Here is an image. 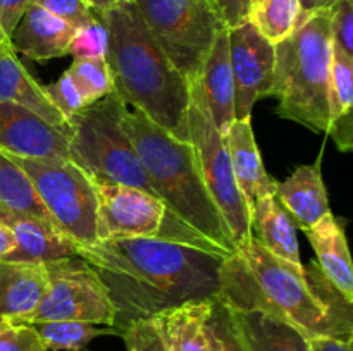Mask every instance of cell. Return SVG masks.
<instances>
[{"instance_id": "6da1fadb", "label": "cell", "mask_w": 353, "mask_h": 351, "mask_svg": "<svg viewBox=\"0 0 353 351\" xmlns=\"http://www.w3.org/2000/svg\"><path fill=\"white\" fill-rule=\"evenodd\" d=\"M76 257L99 270L117 310L116 329L150 319L219 291L224 257L192 244L159 237H107L78 246Z\"/></svg>"}, {"instance_id": "836d02e7", "label": "cell", "mask_w": 353, "mask_h": 351, "mask_svg": "<svg viewBox=\"0 0 353 351\" xmlns=\"http://www.w3.org/2000/svg\"><path fill=\"white\" fill-rule=\"evenodd\" d=\"M119 336L124 339L128 350L168 351L152 319H138L126 323L123 329H119Z\"/></svg>"}, {"instance_id": "7c38bea8", "label": "cell", "mask_w": 353, "mask_h": 351, "mask_svg": "<svg viewBox=\"0 0 353 351\" xmlns=\"http://www.w3.org/2000/svg\"><path fill=\"white\" fill-rule=\"evenodd\" d=\"M230 31V61L234 79V114L247 119L257 100L271 96L274 81V45L247 21Z\"/></svg>"}, {"instance_id": "ab89813d", "label": "cell", "mask_w": 353, "mask_h": 351, "mask_svg": "<svg viewBox=\"0 0 353 351\" xmlns=\"http://www.w3.org/2000/svg\"><path fill=\"white\" fill-rule=\"evenodd\" d=\"M16 246V241H14V234L6 224L0 222V260H2L6 255H9L10 251Z\"/></svg>"}, {"instance_id": "7bdbcfd3", "label": "cell", "mask_w": 353, "mask_h": 351, "mask_svg": "<svg viewBox=\"0 0 353 351\" xmlns=\"http://www.w3.org/2000/svg\"><path fill=\"white\" fill-rule=\"evenodd\" d=\"M7 326H9V320H6V319H0V330H2V329H6Z\"/></svg>"}, {"instance_id": "d4e9b609", "label": "cell", "mask_w": 353, "mask_h": 351, "mask_svg": "<svg viewBox=\"0 0 353 351\" xmlns=\"http://www.w3.org/2000/svg\"><path fill=\"white\" fill-rule=\"evenodd\" d=\"M353 58L333 48L330 72V129L341 151L353 148Z\"/></svg>"}, {"instance_id": "8fae6325", "label": "cell", "mask_w": 353, "mask_h": 351, "mask_svg": "<svg viewBox=\"0 0 353 351\" xmlns=\"http://www.w3.org/2000/svg\"><path fill=\"white\" fill-rule=\"evenodd\" d=\"M48 284L40 305L23 323L76 320L116 327L117 310L99 270L79 257L45 264Z\"/></svg>"}, {"instance_id": "d590c367", "label": "cell", "mask_w": 353, "mask_h": 351, "mask_svg": "<svg viewBox=\"0 0 353 351\" xmlns=\"http://www.w3.org/2000/svg\"><path fill=\"white\" fill-rule=\"evenodd\" d=\"M31 3L48 10L74 28L83 26L99 16L85 0H33Z\"/></svg>"}, {"instance_id": "7a4b0ae2", "label": "cell", "mask_w": 353, "mask_h": 351, "mask_svg": "<svg viewBox=\"0 0 353 351\" xmlns=\"http://www.w3.org/2000/svg\"><path fill=\"white\" fill-rule=\"evenodd\" d=\"M216 298L233 310H259L286 320L307 339H353L352 303L327 282L317 264L293 267L254 236L223 258Z\"/></svg>"}, {"instance_id": "3957f363", "label": "cell", "mask_w": 353, "mask_h": 351, "mask_svg": "<svg viewBox=\"0 0 353 351\" xmlns=\"http://www.w3.org/2000/svg\"><path fill=\"white\" fill-rule=\"evenodd\" d=\"M109 30L107 64L114 89L174 138L188 140L190 83L172 65L145 26L134 0H121L99 14Z\"/></svg>"}, {"instance_id": "cb8c5ba5", "label": "cell", "mask_w": 353, "mask_h": 351, "mask_svg": "<svg viewBox=\"0 0 353 351\" xmlns=\"http://www.w3.org/2000/svg\"><path fill=\"white\" fill-rule=\"evenodd\" d=\"M230 310L248 351H309L307 337L286 320L259 310Z\"/></svg>"}, {"instance_id": "484cf974", "label": "cell", "mask_w": 353, "mask_h": 351, "mask_svg": "<svg viewBox=\"0 0 353 351\" xmlns=\"http://www.w3.org/2000/svg\"><path fill=\"white\" fill-rule=\"evenodd\" d=\"M10 215L50 220L26 172L9 155L0 151V220Z\"/></svg>"}, {"instance_id": "8992f818", "label": "cell", "mask_w": 353, "mask_h": 351, "mask_svg": "<svg viewBox=\"0 0 353 351\" xmlns=\"http://www.w3.org/2000/svg\"><path fill=\"white\" fill-rule=\"evenodd\" d=\"M128 105L114 89L69 119V158L93 181L143 189L155 196L137 150L123 127Z\"/></svg>"}, {"instance_id": "1f68e13d", "label": "cell", "mask_w": 353, "mask_h": 351, "mask_svg": "<svg viewBox=\"0 0 353 351\" xmlns=\"http://www.w3.org/2000/svg\"><path fill=\"white\" fill-rule=\"evenodd\" d=\"M43 88L50 102L57 107L59 112L68 120L88 105L81 88H79V85L69 71L62 72L57 81L48 86H43Z\"/></svg>"}, {"instance_id": "5bb4252c", "label": "cell", "mask_w": 353, "mask_h": 351, "mask_svg": "<svg viewBox=\"0 0 353 351\" xmlns=\"http://www.w3.org/2000/svg\"><path fill=\"white\" fill-rule=\"evenodd\" d=\"M0 102H10L31 110L41 119L69 138L71 124L57 110L45 93V88L38 85L37 79L28 72L23 62L17 57L10 38L0 28Z\"/></svg>"}, {"instance_id": "44dd1931", "label": "cell", "mask_w": 353, "mask_h": 351, "mask_svg": "<svg viewBox=\"0 0 353 351\" xmlns=\"http://www.w3.org/2000/svg\"><path fill=\"white\" fill-rule=\"evenodd\" d=\"M203 95L209 105L210 116L221 134H226L231 124L236 120L234 114V79L230 61V31L223 30L217 34L212 48L203 64L200 76Z\"/></svg>"}, {"instance_id": "ee69618b", "label": "cell", "mask_w": 353, "mask_h": 351, "mask_svg": "<svg viewBox=\"0 0 353 351\" xmlns=\"http://www.w3.org/2000/svg\"><path fill=\"white\" fill-rule=\"evenodd\" d=\"M128 351H134V350H128Z\"/></svg>"}, {"instance_id": "60d3db41", "label": "cell", "mask_w": 353, "mask_h": 351, "mask_svg": "<svg viewBox=\"0 0 353 351\" xmlns=\"http://www.w3.org/2000/svg\"><path fill=\"white\" fill-rule=\"evenodd\" d=\"M300 9H302V14H312L317 12V10L330 9L336 0H299Z\"/></svg>"}, {"instance_id": "7402d4cb", "label": "cell", "mask_w": 353, "mask_h": 351, "mask_svg": "<svg viewBox=\"0 0 353 351\" xmlns=\"http://www.w3.org/2000/svg\"><path fill=\"white\" fill-rule=\"evenodd\" d=\"M250 213L252 236L274 257L293 267L302 268L296 226L276 196H264L252 203Z\"/></svg>"}, {"instance_id": "b9f144b4", "label": "cell", "mask_w": 353, "mask_h": 351, "mask_svg": "<svg viewBox=\"0 0 353 351\" xmlns=\"http://www.w3.org/2000/svg\"><path fill=\"white\" fill-rule=\"evenodd\" d=\"M85 2L88 3L97 14H102L105 12L107 9H110L112 6H116L117 2H121V0H85Z\"/></svg>"}, {"instance_id": "83f0119b", "label": "cell", "mask_w": 353, "mask_h": 351, "mask_svg": "<svg viewBox=\"0 0 353 351\" xmlns=\"http://www.w3.org/2000/svg\"><path fill=\"white\" fill-rule=\"evenodd\" d=\"M300 17L302 9L299 0H257L250 23L265 40L276 45L296 30Z\"/></svg>"}, {"instance_id": "e0dca14e", "label": "cell", "mask_w": 353, "mask_h": 351, "mask_svg": "<svg viewBox=\"0 0 353 351\" xmlns=\"http://www.w3.org/2000/svg\"><path fill=\"white\" fill-rule=\"evenodd\" d=\"M321 160L323 153L314 164L296 167L288 179L276 186V200L302 231L316 226L326 213L331 212Z\"/></svg>"}, {"instance_id": "30bf717a", "label": "cell", "mask_w": 353, "mask_h": 351, "mask_svg": "<svg viewBox=\"0 0 353 351\" xmlns=\"http://www.w3.org/2000/svg\"><path fill=\"white\" fill-rule=\"evenodd\" d=\"M93 181V179H92ZM99 202V236L107 237H159L192 244L221 255L214 244L179 222L157 196L107 181H93Z\"/></svg>"}, {"instance_id": "4dcf8cb0", "label": "cell", "mask_w": 353, "mask_h": 351, "mask_svg": "<svg viewBox=\"0 0 353 351\" xmlns=\"http://www.w3.org/2000/svg\"><path fill=\"white\" fill-rule=\"evenodd\" d=\"M109 52V30L100 16L90 23L76 28L69 45L68 55L72 58H107Z\"/></svg>"}, {"instance_id": "2e32d148", "label": "cell", "mask_w": 353, "mask_h": 351, "mask_svg": "<svg viewBox=\"0 0 353 351\" xmlns=\"http://www.w3.org/2000/svg\"><path fill=\"white\" fill-rule=\"evenodd\" d=\"M74 33L72 24L31 3L10 34V43L31 61H50L68 55Z\"/></svg>"}, {"instance_id": "9a60e30c", "label": "cell", "mask_w": 353, "mask_h": 351, "mask_svg": "<svg viewBox=\"0 0 353 351\" xmlns=\"http://www.w3.org/2000/svg\"><path fill=\"white\" fill-rule=\"evenodd\" d=\"M14 234L16 246L2 260L50 264L76 257V243L62 234L52 220L33 215H10L0 220Z\"/></svg>"}, {"instance_id": "f1b7e54d", "label": "cell", "mask_w": 353, "mask_h": 351, "mask_svg": "<svg viewBox=\"0 0 353 351\" xmlns=\"http://www.w3.org/2000/svg\"><path fill=\"white\" fill-rule=\"evenodd\" d=\"M68 71L81 88L88 105L114 92L112 71L105 58H72Z\"/></svg>"}, {"instance_id": "5b68a950", "label": "cell", "mask_w": 353, "mask_h": 351, "mask_svg": "<svg viewBox=\"0 0 353 351\" xmlns=\"http://www.w3.org/2000/svg\"><path fill=\"white\" fill-rule=\"evenodd\" d=\"M278 114L314 131L330 129V72L333 58L331 7L302 14L296 30L274 45Z\"/></svg>"}, {"instance_id": "52a82bcc", "label": "cell", "mask_w": 353, "mask_h": 351, "mask_svg": "<svg viewBox=\"0 0 353 351\" xmlns=\"http://www.w3.org/2000/svg\"><path fill=\"white\" fill-rule=\"evenodd\" d=\"M145 26L188 83L200 81L217 34L226 30L210 0H134Z\"/></svg>"}, {"instance_id": "4fadbf2b", "label": "cell", "mask_w": 353, "mask_h": 351, "mask_svg": "<svg viewBox=\"0 0 353 351\" xmlns=\"http://www.w3.org/2000/svg\"><path fill=\"white\" fill-rule=\"evenodd\" d=\"M0 151L24 158H69V138L31 110L0 102Z\"/></svg>"}, {"instance_id": "e575fe53", "label": "cell", "mask_w": 353, "mask_h": 351, "mask_svg": "<svg viewBox=\"0 0 353 351\" xmlns=\"http://www.w3.org/2000/svg\"><path fill=\"white\" fill-rule=\"evenodd\" d=\"M0 351H50L31 323L9 322L0 330Z\"/></svg>"}, {"instance_id": "f35d334b", "label": "cell", "mask_w": 353, "mask_h": 351, "mask_svg": "<svg viewBox=\"0 0 353 351\" xmlns=\"http://www.w3.org/2000/svg\"><path fill=\"white\" fill-rule=\"evenodd\" d=\"M309 351H353V339H341L333 336L309 337Z\"/></svg>"}, {"instance_id": "74e56055", "label": "cell", "mask_w": 353, "mask_h": 351, "mask_svg": "<svg viewBox=\"0 0 353 351\" xmlns=\"http://www.w3.org/2000/svg\"><path fill=\"white\" fill-rule=\"evenodd\" d=\"M33 0H0V28L10 38Z\"/></svg>"}, {"instance_id": "ac0fdd59", "label": "cell", "mask_w": 353, "mask_h": 351, "mask_svg": "<svg viewBox=\"0 0 353 351\" xmlns=\"http://www.w3.org/2000/svg\"><path fill=\"white\" fill-rule=\"evenodd\" d=\"M223 138L228 155H230L234 179L238 182V188L247 198L248 205L252 206V203L257 200L274 195L278 181L272 179L265 171L261 150H259L254 129H252L250 117L234 120Z\"/></svg>"}, {"instance_id": "277c9868", "label": "cell", "mask_w": 353, "mask_h": 351, "mask_svg": "<svg viewBox=\"0 0 353 351\" xmlns=\"http://www.w3.org/2000/svg\"><path fill=\"white\" fill-rule=\"evenodd\" d=\"M123 127L130 136L155 196L186 227L209 241L223 255L236 251L230 229L207 191L195 150L148 119L143 112L126 110Z\"/></svg>"}, {"instance_id": "d6986e66", "label": "cell", "mask_w": 353, "mask_h": 351, "mask_svg": "<svg viewBox=\"0 0 353 351\" xmlns=\"http://www.w3.org/2000/svg\"><path fill=\"white\" fill-rule=\"evenodd\" d=\"M47 284L45 265L0 260V319L26 322L40 305Z\"/></svg>"}, {"instance_id": "9c48e42d", "label": "cell", "mask_w": 353, "mask_h": 351, "mask_svg": "<svg viewBox=\"0 0 353 351\" xmlns=\"http://www.w3.org/2000/svg\"><path fill=\"white\" fill-rule=\"evenodd\" d=\"M188 140L193 145L207 191L219 209L234 246L252 237V213L247 198L238 188L230 155L221 131L214 124L200 81L190 83Z\"/></svg>"}, {"instance_id": "ffe728a7", "label": "cell", "mask_w": 353, "mask_h": 351, "mask_svg": "<svg viewBox=\"0 0 353 351\" xmlns=\"http://www.w3.org/2000/svg\"><path fill=\"white\" fill-rule=\"evenodd\" d=\"M303 233L316 251L317 267L324 277L345 301L353 303V267L343 227L330 212Z\"/></svg>"}, {"instance_id": "603a6c76", "label": "cell", "mask_w": 353, "mask_h": 351, "mask_svg": "<svg viewBox=\"0 0 353 351\" xmlns=\"http://www.w3.org/2000/svg\"><path fill=\"white\" fill-rule=\"evenodd\" d=\"M212 299L190 301L150 317L168 351H210L207 320Z\"/></svg>"}, {"instance_id": "d6a6232c", "label": "cell", "mask_w": 353, "mask_h": 351, "mask_svg": "<svg viewBox=\"0 0 353 351\" xmlns=\"http://www.w3.org/2000/svg\"><path fill=\"white\" fill-rule=\"evenodd\" d=\"M331 40L334 50L353 58V0H336L331 6Z\"/></svg>"}, {"instance_id": "4316f807", "label": "cell", "mask_w": 353, "mask_h": 351, "mask_svg": "<svg viewBox=\"0 0 353 351\" xmlns=\"http://www.w3.org/2000/svg\"><path fill=\"white\" fill-rule=\"evenodd\" d=\"M50 351H83L95 337L117 334L116 327H99L76 320H50L31 323Z\"/></svg>"}, {"instance_id": "ba28073f", "label": "cell", "mask_w": 353, "mask_h": 351, "mask_svg": "<svg viewBox=\"0 0 353 351\" xmlns=\"http://www.w3.org/2000/svg\"><path fill=\"white\" fill-rule=\"evenodd\" d=\"M7 155L26 172L41 205L62 234L78 246L100 240L97 189L85 171L71 160Z\"/></svg>"}, {"instance_id": "8d00e7d4", "label": "cell", "mask_w": 353, "mask_h": 351, "mask_svg": "<svg viewBox=\"0 0 353 351\" xmlns=\"http://www.w3.org/2000/svg\"><path fill=\"white\" fill-rule=\"evenodd\" d=\"M228 30L250 21L257 0H210Z\"/></svg>"}, {"instance_id": "f546056e", "label": "cell", "mask_w": 353, "mask_h": 351, "mask_svg": "<svg viewBox=\"0 0 353 351\" xmlns=\"http://www.w3.org/2000/svg\"><path fill=\"white\" fill-rule=\"evenodd\" d=\"M207 336L210 351H248L233 313L217 298H214L212 310L207 320Z\"/></svg>"}]
</instances>
